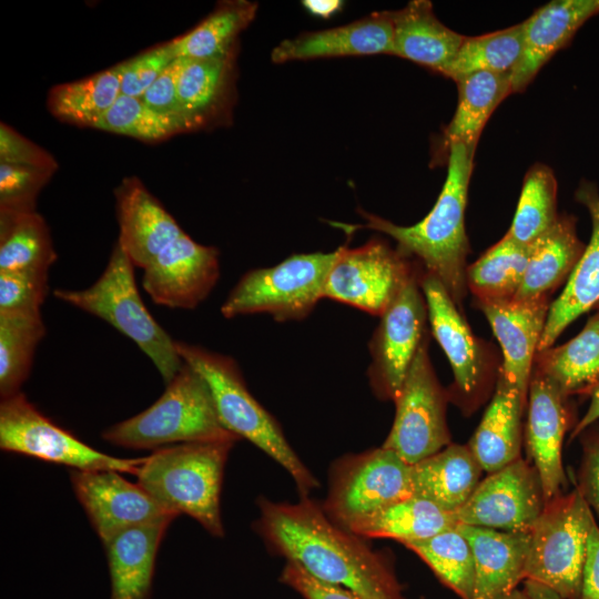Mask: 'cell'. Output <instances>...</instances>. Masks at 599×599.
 Wrapping results in <instances>:
<instances>
[{
    "instance_id": "603a6c76",
    "label": "cell",
    "mask_w": 599,
    "mask_h": 599,
    "mask_svg": "<svg viewBox=\"0 0 599 599\" xmlns=\"http://www.w3.org/2000/svg\"><path fill=\"white\" fill-rule=\"evenodd\" d=\"M598 13L599 0H555L521 22L522 53L511 72L512 93L522 92L544 64Z\"/></svg>"
},
{
    "instance_id": "7dc6e473",
    "label": "cell",
    "mask_w": 599,
    "mask_h": 599,
    "mask_svg": "<svg viewBox=\"0 0 599 599\" xmlns=\"http://www.w3.org/2000/svg\"><path fill=\"white\" fill-rule=\"evenodd\" d=\"M185 58H176L156 81L140 97L146 105L175 122L183 133L190 132L177 93V81Z\"/></svg>"
},
{
    "instance_id": "b9f144b4",
    "label": "cell",
    "mask_w": 599,
    "mask_h": 599,
    "mask_svg": "<svg viewBox=\"0 0 599 599\" xmlns=\"http://www.w3.org/2000/svg\"><path fill=\"white\" fill-rule=\"evenodd\" d=\"M97 130L154 143L183 133L172 120L158 113L140 97L121 94L105 112Z\"/></svg>"
},
{
    "instance_id": "836d02e7",
    "label": "cell",
    "mask_w": 599,
    "mask_h": 599,
    "mask_svg": "<svg viewBox=\"0 0 599 599\" xmlns=\"http://www.w3.org/2000/svg\"><path fill=\"white\" fill-rule=\"evenodd\" d=\"M55 260L50 229L37 210H0V272L49 274Z\"/></svg>"
},
{
    "instance_id": "816d5d0a",
    "label": "cell",
    "mask_w": 599,
    "mask_h": 599,
    "mask_svg": "<svg viewBox=\"0 0 599 599\" xmlns=\"http://www.w3.org/2000/svg\"><path fill=\"white\" fill-rule=\"evenodd\" d=\"M302 6L308 13L328 19L341 11L343 2L339 0H304L302 1Z\"/></svg>"
},
{
    "instance_id": "4dcf8cb0",
    "label": "cell",
    "mask_w": 599,
    "mask_h": 599,
    "mask_svg": "<svg viewBox=\"0 0 599 599\" xmlns=\"http://www.w3.org/2000/svg\"><path fill=\"white\" fill-rule=\"evenodd\" d=\"M455 82L458 87V104L440 144V152L446 159L453 143H461L475 154L481 131L491 113L512 93L511 73L481 71L461 77Z\"/></svg>"
},
{
    "instance_id": "8992f818",
    "label": "cell",
    "mask_w": 599,
    "mask_h": 599,
    "mask_svg": "<svg viewBox=\"0 0 599 599\" xmlns=\"http://www.w3.org/2000/svg\"><path fill=\"white\" fill-rule=\"evenodd\" d=\"M160 398L138 415L110 426L102 438L115 446L159 449L172 445L240 438L222 425L204 378L183 362ZM241 439V438H240Z\"/></svg>"
},
{
    "instance_id": "f5cc1de1",
    "label": "cell",
    "mask_w": 599,
    "mask_h": 599,
    "mask_svg": "<svg viewBox=\"0 0 599 599\" xmlns=\"http://www.w3.org/2000/svg\"><path fill=\"white\" fill-rule=\"evenodd\" d=\"M590 404L583 417L576 424L571 438L581 434L587 427L599 419V383L590 392Z\"/></svg>"
},
{
    "instance_id": "8fae6325",
    "label": "cell",
    "mask_w": 599,
    "mask_h": 599,
    "mask_svg": "<svg viewBox=\"0 0 599 599\" xmlns=\"http://www.w3.org/2000/svg\"><path fill=\"white\" fill-rule=\"evenodd\" d=\"M448 394L439 384L423 341L395 398V418L382 445L414 465L450 444L446 420Z\"/></svg>"
},
{
    "instance_id": "e575fe53",
    "label": "cell",
    "mask_w": 599,
    "mask_h": 599,
    "mask_svg": "<svg viewBox=\"0 0 599 599\" xmlns=\"http://www.w3.org/2000/svg\"><path fill=\"white\" fill-rule=\"evenodd\" d=\"M257 8L247 0L219 2L194 28L171 40L176 57L199 60L237 52L240 34L254 20Z\"/></svg>"
},
{
    "instance_id": "f6af8a7d",
    "label": "cell",
    "mask_w": 599,
    "mask_h": 599,
    "mask_svg": "<svg viewBox=\"0 0 599 599\" xmlns=\"http://www.w3.org/2000/svg\"><path fill=\"white\" fill-rule=\"evenodd\" d=\"M49 274L0 272V313H41Z\"/></svg>"
},
{
    "instance_id": "74e56055",
    "label": "cell",
    "mask_w": 599,
    "mask_h": 599,
    "mask_svg": "<svg viewBox=\"0 0 599 599\" xmlns=\"http://www.w3.org/2000/svg\"><path fill=\"white\" fill-rule=\"evenodd\" d=\"M45 335L41 313H0V397L21 392Z\"/></svg>"
},
{
    "instance_id": "d4e9b609",
    "label": "cell",
    "mask_w": 599,
    "mask_h": 599,
    "mask_svg": "<svg viewBox=\"0 0 599 599\" xmlns=\"http://www.w3.org/2000/svg\"><path fill=\"white\" fill-rule=\"evenodd\" d=\"M576 200L589 211L591 237L564 291L550 304L537 352L551 347L576 318L599 304V193L595 184L582 182Z\"/></svg>"
},
{
    "instance_id": "f35d334b",
    "label": "cell",
    "mask_w": 599,
    "mask_h": 599,
    "mask_svg": "<svg viewBox=\"0 0 599 599\" xmlns=\"http://www.w3.org/2000/svg\"><path fill=\"white\" fill-rule=\"evenodd\" d=\"M557 180L550 167L537 163L524 177L521 193L507 236L530 245L558 221Z\"/></svg>"
},
{
    "instance_id": "4316f807",
    "label": "cell",
    "mask_w": 599,
    "mask_h": 599,
    "mask_svg": "<svg viewBox=\"0 0 599 599\" xmlns=\"http://www.w3.org/2000/svg\"><path fill=\"white\" fill-rule=\"evenodd\" d=\"M526 407L527 400L499 368L495 394L467 444L483 470L490 474L520 458Z\"/></svg>"
},
{
    "instance_id": "44dd1931",
    "label": "cell",
    "mask_w": 599,
    "mask_h": 599,
    "mask_svg": "<svg viewBox=\"0 0 599 599\" xmlns=\"http://www.w3.org/2000/svg\"><path fill=\"white\" fill-rule=\"evenodd\" d=\"M372 54L394 55L393 11L373 12L344 26L285 39L272 50L271 60L284 63Z\"/></svg>"
},
{
    "instance_id": "ac0fdd59",
    "label": "cell",
    "mask_w": 599,
    "mask_h": 599,
    "mask_svg": "<svg viewBox=\"0 0 599 599\" xmlns=\"http://www.w3.org/2000/svg\"><path fill=\"white\" fill-rule=\"evenodd\" d=\"M567 398L549 378L532 368L525 441L547 501L562 494L566 485L561 447L570 422Z\"/></svg>"
},
{
    "instance_id": "5b68a950",
    "label": "cell",
    "mask_w": 599,
    "mask_h": 599,
    "mask_svg": "<svg viewBox=\"0 0 599 599\" xmlns=\"http://www.w3.org/2000/svg\"><path fill=\"white\" fill-rule=\"evenodd\" d=\"M53 295L105 321L133 341L152 361L165 385L182 367L175 339L144 305L134 278V264L119 242L114 244L104 271L91 286L57 288Z\"/></svg>"
},
{
    "instance_id": "2e32d148",
    "label": "cell",
    "mask_w": 599,
    "mask_h": 599,
    "mask_svg": "<svg viewBox=\"0 0 599 599\" xmlns=\"http://www.w3.org/2000/svg\"><path fill=\"white\" fill-rule=\"evenodd\" d=\"M219 277V250L183 233L144 268L142 286L159 305L192 309L209 296Z\"/></svg>"
},
{
    "instance_id": "bcb514c9",
    "label": "cell",
    "mask_w": 599,
    "mask_h": 599,
    "mask_svg": "<svg viewBox=\"0 0 599 599\" xmlns=\"http://www.w3.org/2000/svg\"><path fill=\"white\" fill-rule=\"evenodd\" d=\"M0 163L37 167L57 172L54 156L9 124L0 123Z\"/></svg>"
},
{
    "instance_id": "52a82bcc",
    "label": "cell",
    "mask_w": 599,
    "mask_h": 599,
    "mask_svg": "<svg viewBox=\"0 0 599 599\" xmlns=\"http://www.w3.org/2000/svg\"><path fill=\"white\" fill-rule=\"evenodd\" d=\"M593 522L578 486L548 500L530 529L525 579L551 588L562 599H579Z\"/></svg>"
},
{
    "instance_id": "3957f363",
    "label": "cell",
    "mask_w": 599,
    "mask_h": 599,
    "mask_svg": "<svg viewBox=\"0 0 599 599\" xmlns=\"http://www.w3.org/2000/svg\"><path fill=\"white\" fill-rule=\"evenodd\" d=\"M237 440L192 441L155 449L135 475L138 484L167 510L187 515L211 535L222 537L223 471Z\"/></svg>"
},
{
    "instance_id": "7402d4cb",
    "label": "cell",
    "mask_w": 599,
    "mask_h": 599,
    "mask_svg": "<svg viewBox=\"0 0 599 599\" xmlns=\"http://www.w3.org/2000/svg\"><path fill=\"white\" fill-rule=\"evenodd\" d=\"M114 196L118 242L134 266L144 270L163 248L185 233L139 177H124L114 190Z\"/></svg>"
},
{
    "instance_id": "11a10c76",
    "label": "cell",
    "mask_w": 599,
    "mask_h": 599,
    "mask_svg": "<svg viewBox=\"0 0 599 599\" xmlns=\"http://www.w3.org/2000/svg\"><path fill=\"white\" fill-rule=\"evenodd\" d=\"M500 599H529L525 592H521L517 589L508 593L507 596L500 598Z\"/></svg>"
},
{
    "instance_id": "9a60e30c",
    "label": "cell",
    "mask_w": 599,
    "mask_h": 599,
    "mask_svg": "<svg viewBox=\"0 0 599 599\" xmlns=\"http://www.w3.org/2000/svg\"><path fill=\"white\" fill-rule=\"evenodd\" d=\"M546 502L536 467L518 458L480 480L455 517L469 526L530 531Z\"/></svg>"
},
{
    "instance_id": "ab89813d",
    "label": "cell",
    "mask_w": 599,
    "mask_h": 599,
    "mask_svg": "<svg viewBox=\"0 0 599 599\" xmlns=\"http://www.w3.org/2000/svg\"><path fill=\"white\" fill-rule=\"evenodd\" d=\"M522 53V23L478 37H465L444 77L454 81L481 71L511 73Z\"/></svg>"
},
{
    "instance_id": "db71d44e",
    "label": "cell",
    "mask_w": 599,
    "mask_h": 599,
    "mask_svg": "<svg viewBox=\"0 0 599 599\" xmlns=\"http://www.w3.org/2000/svg\"><path fill=\"white\" fill-rule=\"evenodd\" d=\"M525 593L529 599H562L551 588L529 579L525 581Z\"/></svg>"
},
{
    "instance_id": "60d3db41",
    "label": "cell",
    "mask_w": 599,
    "mask_h": 599,
    "mask_svg": "<svg viewBox=\"0 0 599 599\" xmlns=\"http://www.w3.org/2000/svg\"><path fill=\"white\" fill-rule=\"evenodd\" d=\"M461 599H474L475 567L470 545L455 527L430 538L404 545Z\"/></svg>"
},
{
    "instance_id": "c3c4849f",
    "label": "cell",
    "mask_w": 599,
    "mask_h": 599,
    "mask_svg": "<svg viewBox=\"0 0 599 599\" xmlns=\"http://www.w3.org/2000/svg\"><path fill=\"white\" fill-rule=\"evenodd\" d=\"M280 580L304 599H363L344 587L316 579L293 560H286Z\"/></svg>"
},
{
    "instance_id": "7a4b0ae2",
    "label": "cell",
    "mask_w": 599,
    "mask_h": 599,
    "mask_svg": "<svg viewBox=\"0 0 599 599\" xmlns=\"http://www.w3.org/2000/svg\"><path fill=\"white\" fill-rule=\"evenodd\" d=\"M474 155L464 144L453 143L447 154V177L432 211L410 226L394 224L378 215L358 210L364 224L328 222L349 235L367 229L390 236L397 250L416 261L444 285L460 308L467 294L466 258L469 242L465 230V209Z\"/></svg>"
},
{
    "instance_id": "d6a6232c",
    "label": "cell",
    "mask_w": 599,
    "mask_h": 599,
    "mask_svg": "<svg viewBox=\"0 0 599 599\" xmlns=\"http://www.w3.org/2000/svg\"><path fill=\"white\" fill-rule=\"evenodd\" d=\"M457 524L455 514L413 495L364 518L347 530L363 538H389L405 545L430 538Z\"/></svg>"
},
{
    "instance_id": "681fc988",
    "label": "cell",
    "mask_w": 599,
    "mask_h": 599,
    "mask_svg": "<svg viewBox=\"0 0 599 599\" xmlns=\"http://www.w3.org/2000/svg\"><path fill=\"white\" fill-rule=\"evenodd\" d=\"M579 489L590 507L599 516V433L583 443Z\"/></svg>"
},
{
    "instance_id": "e0dca14e",
    "label": "cell",
    "mask_w": 599,
    "mask_h": 599,
    "mask_svg": "<svg viewBox=\"0 0 599 599\" xmlns=\"http://www.w3.org/2000/svg\"><path fill=\"white\" fill-rule=\"evenodd\" d=\"M70 479L103 545L130 527L177 516L119 471L71 469Z\"/></svg>"
},
{
    "instance_id": "d6986e66",
    "label": "cell",
    "mask_w": 599,
    "mask_h": 599,
    "mask_svg": "<svg viewBox=\"0 0 599 599\" xmlns=\"http://www.w3.org/2000/svg\"><path fill=\"white\" fill-rule=\"evenodd\" d=\"M490 324L502 353L500 370L527 400L534 359L550 300L475 301Z\"/></svg>"
},
{
    "instance_id": "9f6ffc18",
    "label": "cell",
    "mask_w": 599,
    "mask_h": 599,
    "mask_svg": "<svg viewBox=\"0 0 599 599\" xmlns=\"http://www.w3.org/2000/svg\"><path fill=\"white\" fill-rule=\"evenodd\" d=\"M597 307L599 308V304L597 305Z\"/></svg>"
},
{
    "instance_id": "5bb4252c",
    "label": "cell",
    "mask_w": 599,
    "mask_h": 599,
    "mask_svg": "<svg viewBox=\"0 0 599 599\" xmlns=\"http://www.w3.org/2000/svg\"><path fill=\"white\" fill-rule=\"evenodd\" d=\"M432 334L445 352L454 374V393L470 409L490 386L495 361L485 342L477 338L459 307L435 276H420Z\"/></svg>"
},
{
    "instance_id": "8d00e7d4",
    "label": "cell",
    "mask_w": 599,
    "mask_h": 599,
    "mask_svg": "<svg viewBox=\"0 0 599 599\" xmlns=\"http://www.w3.org/2000/svg\"><path fill=\"white\" fill-rule=\"evenodd\" d=\"M530 245H521L505 236L467 266V288L475 301L512 298L520 287L529 257Z\"/></svg>"
},
{
    "instance_id": "9c48e42d",
    "label": "cell",
    "mask_w": 599,
    "mask_h": 599,
    "mask_svg": "<svg viewBox=\"0 0 599 599\" xmlns=\"http://www.w3.org/2000/svg\"><path fill=\"white\" fill-rule=\"evenodd\" d=\"M413 495L412 465L382 446L335 464L322 508L333 522L348 529Z\"/></svg>"
},
{
    "instance_id": "4fadbf2b",
    "label": "cell",
    "mask_w": 599,
    "mask_h": 599,
    "mask_svg": "<svg viewBox=\"0 0 599 599\" xmlns=\"http://www.w3.org/2000/svg\"><path fill=\"white\" fill-rule=\"evenodd\" d=\"M424 270L414 274L394 297L369 341L368 379L380 399L395 400L427 336L428 312L420 287Z\"/></svg>"
},
{
    "instance_id": "484cf974",
    "label": "cell",
    "mask_w": 599,
    "mask_h": 599,
    "mask_svg": "<svg viewBox=\"0 0 599 599\" xmlns=\"http://www.w3.org/2000/svg\"><path fill=\"white\" fill-rule=\"evenodd\" d=\"M174 518L130 527L104 544L111 599H150L156 554Z\"/></svg>"
},
{
    "instance_id": "83f0119b",
    "label": "cell",
    "mask_w": 599,
    "mask_h": 599,
    "mask_svg": "<svg viewBox=\"0 0 599 599\" xmlns=\"http://www.w3.org/2000/svg\"><path fill=\"white\" fill-rule=\"evenodd\" d=\"M394 55L445 74L465 35L440 22L427 0L409 1L393 11Z\"/></svg>"
},
{
    "instance_id": "ffe728a7",
    "label": "cell",
    "mask_w": 599,
    "mask_h": 599,
    "mask_svg": "<svg viewBox=\"0 0 599 599\" xmlns=\"http://www.w3.org/2000/svg\"><path fill=\"white\" fill-rule=\"evenodd\" d=\"M237 52L210 59H185L177 81L189 131L226 126L236 103Z\"/></svg>"
},
{
    "instance_id": "f1b7e54d",
    "label": "cell",
    "mask_w": 599,
    "mask_h": 599,
    "mask_svg": "<svg viewBox=\"0 0 599 599\" xmlns=\"http://www.w3.org/2000/svg\"><path fill=\"white\" fill-rule=\"evenodd\" d=\"M481 473L468 445L449 444L412 465L413 493L455 514L476 489Z\"/></svg>"
},
{
    "instance_id": "f546056e",
    "label": "cell",
    "mask_w": 599,
    "mask_h": 599,
    "mask_svg": "<svg viewBox=\"0 0 599 599\" xmlns=\"http://www.w3.org/2000/svg\"><path fill=\"white\" fill-rule=\"evenodd\" d=\"M583 251L576 219L559 215L555 225L531 244L530 257L514 298L550 300L556 288L568 281Z\"/></svg>"
},
{
    "instance_id": "ee69618b",
    "label": "cell",
    "mask_w": 599,
    "mask_h": 599,
    "mask_svg": "<svg viewBox=\"0 0 599 599\" xmlns=\"http://www.w3.org/2000/svg\"><path fill=\"white\" fill-rule=\"evenodd\" d=\"M176 58L170 40L122 61L121 94L142 97Z\"/></svg>"
},
{
    "instance_id": "277c9868",
    "label": "cell",
    "mask_w": 599,
    "mask_h": 599,
    "mask_svg": "<svg viewBox=\"0 0 599 599\" xmlns=\"http://www.w3.org/2000/svg\"><path fill=\"white\" fill-rule=\"evenodd\" d=\"M175 346L182 361L206 382L225 429L247 439L286 469L301 497L318 487L317 479L290 446L277 422L251 394L232 357L181 341H175Z\"/></svg>"
},
{
    "instance_id": "6da1fadb",
    "label": "cell",
    "mask_w": 599,
    "mask_h": 599,
    "mask_svg": "<svg viewBox=\"0 0 599 599\" xmlns=\"http://www.w3.org/2000/svg\"><path fill=\"white\" fill-rule=\"evenodd\" d=\"M257 505L254 528L274 552L363 599H404L388 560L365 538L333 522L307 496L294 504L261 497Z\"/></svg>"
},
{
    "instance_id": "7bdbcfd3",
    "label": "cell",
    "mask_w": 599,
    "mask_h": 599,
    "mask_svg": "<svg viewBox=\"0 0 599 599\" xmlns=\"http://www.w3.org/2000/svg\"><path fill=\"white\" fill-rule=\"evenodd\" d=\"M54 173L0 163V210L35 211L38 195Z\"/></svg>"
},
{
    "instance_id": "cb8c5ba5",
    "label": "cell",
    "mask_w": 599,
    "mask_h": 599,
    "mask_svg": "<svg viewBox=\"0 0 599 599\" xmlns=\"http://www.w3.org/2000/svg\"><path fill=\"white\" fill-rule=\"evenodd\" d=\"M468 540L475 567L474 599H500L525 579L530 531H502L457 524Z\"/></svg>"
},
{
    "instance_id": "7c38bea8",
    "label": "cell",
    "mask_w": 599,
    "mask_h": 599,
    "mask_svg": "<svg viewBox=\"0 0 599 599\" xmlns=\"http://www.w3.org/2000/svg\"><path fill=\"white\" fill-rule=\"evenodd\" d=\"M423 267L380 237L357 247L342 245L327 276L324 298L380 316L406 282Z\"/></svg>"
},
{
    "instance_id": "30bf717a",
    "label": "cell",
    "mask_w": 599,
    "mask_h": 599,
    "mask_svg": "<svg viewBox=\"0 0 599 599\" xmlns=\"http://www.w3.org/2000/svg\"><path fill=\"white\" fill-rule=\"evenodd\" d=\"M0 448L60 464L74 470H115L136 475L145 457L119 458L101 453L59 427L20 392L1 399Z\"/></svg>"
},
{
    "instance_id": "ba28073f",
    "label": "cell",
    "mask_w": 599,
    "mask_h": 599,
    "mask_svg": "<svg viewBox=\"0 0 599 599\" xmlns=\"http://www.w3.org/2000/svg\"><path fill=\"white\" fill-rule=\"evenodd\" d=\"M337 248L294 254L271 267L246 272L221 306L225 318L268 314L278 322L305 318L324 298Z\"/></svg>"
},
{
    "instance_id": "1f68e13d",
    "label": "cell",
    "mask_w": 599,
    "mask_h": 599,
    "mask_svg": "<svg viewBox=\"0 0 599 599\" xmlns=\"http://www.w3.org/2000/svg\"><path fill=\"white\" fill-rule=\"evenodd\" d=\"M532 368L567 396L590 394L599 383V312L569 342L537 352Z\"/></svg>"
},
{
    "instance_id": "d590c367",
    "label": "cell",
    "mask_w": 599,
    "mask_h": 599,
    "mask_svg": "<svg viewBox=\"0 0 599 599\" xmlns=\"http://www.w3.org/2000/svg\"><path fill=\"white\" fill-rule=\"evenodd\" d=\"M120 95L121 70L115 64L80 80L52 87L47 105L49 112L62 122L97 129Z\"/></svg>"
},
{
    "instance_id": "f907efd6",
    "label": "cell",
    "mask_w": 599,
    "mask_h": 599,
    "mask_svg": "<svg viewBox=\"0 0 599 599\" xmlns=\"http://www.w3.org/2000/svg\"><path fill=\"white\" fill-rule=\"evenodd\" d=\"M579 599H599V526L596 521L589 535Z\"/></svg>"
}]
</instances>
